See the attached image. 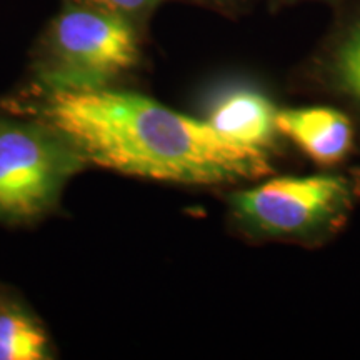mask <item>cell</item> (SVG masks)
I'll return each instance as SVG.
<instances>
[{"label":"cell","instance_id":"cell-9","mask_svg":"<svg viewBox=\"0 0 360 360\" xmlns=\"http://www.w3.org/2000/svg\"><path fill=\"white\" fill-rule=\"evenodd\" d=\"M74 2L110 12L137 27L162 0H74Z\"/></svg>","mask_w":360,"mask_h":360},{"label":"cell","instance_id":"cell-4","mask_svg":"<svg viewBox=\"0 0 360 360\" xmlns=\"http://www.w3.org/2000/svg\"><path fill=\"white\" fill-rule=\"evenodd\" d=\"M355 193L352 180L344 175L282 177L238 193L233 207L238 219L254 231L295 237L344 219Z\"/></svg>","mask_w":360,"mask_h":360},{"label":"cell","instance_id":"cell-6","mask_svg":"<svg viewBox=\"0 0 360 360\" xmlns=\"http://www.w3.org/2000/svg\"><path fill=\"white\" fill-rule=\"evenodd\" d=\"M272 102L252 87H233L215 98L207 122L233 142L267 148L276 132Z\"/></svg>","mask_w":360,"mask_h":360},{"label":"cell","instance_id":"cell-5","mask_svg":"<svg viewBox=\"0 0 360 360\" xmlns=\"http://www.w3.org/2000/svg\"><path fill=\"white\" fill-rule=\"evenodd\" d=\"M276 127L317 164H339L352 150V124L330 107L281 110L276 114Z\"/></svg>","mask_w":360,"mask_h":360},{"label":"cell","instance_id":"cell-1","mask_svg":"<svg viewBox=\"0 0 360 360\" xmlns=\"http://www.w3.org/2000/svg\"><path fill=\"white\" fill-rule=\"evenodd\" d=\"M32 110L87 164L120 174L217 186L270 172L267 148L233 142L207 120L127 90H45Z\"/></svg>","mask_w":360,"mask_h":360},{"label":"cell","instance_id":"cell-7","mask_svg":"<svg viewBox=\"0 0 360 360\" xmlns=\"http://www.w3.org/2000/svg\"><path fill=\"white\" fill-rule=\"evenodd\" d=\"M47 337L39 323L17 310L0 312V360H42Z\"/></svg>","mask_w":360,"mask_h":360},{"label":"cell","instance_id":"cell-8","mask_svg":"<svg viewBox=\"0 0 360 360\" xmlns=\"http://www.w3.org/2000/svg\"><path fill=\"white\" fill-rule=\"evenodd\" d=\"M334 84L360 103V19L339 39L328 58Z\"/></svg>","mask_w":360,"mask_h":360},{"label":"cell","instance_id":"cell-3","mask_svg":"<svg viewBox=\"0 0 360 360\" xmlns=\"http://www.w3.org/2000/svg\"><path fill=\"white\" fill-rule=\"evenodd\" d=\"M89 165L40 122L0 115V222H27L57 204L67 180Z\"/></svg>","mask_w":360,"mask_h":360},{"label":"cell","instance_id":"cell-2","mask_svg":"<svg viewBox=\"0 0 360 360\" xmlns=\"http://www.w3.org/2000/svg\"><path fill=\"white\" fill-rule=\"evenodd\" d=\"M141 58L139 30L110 12L64 0L35 53V72L45 90L109 87Z\"/></svg>","mask_w":360,"mask_h":360}]
</instances>
